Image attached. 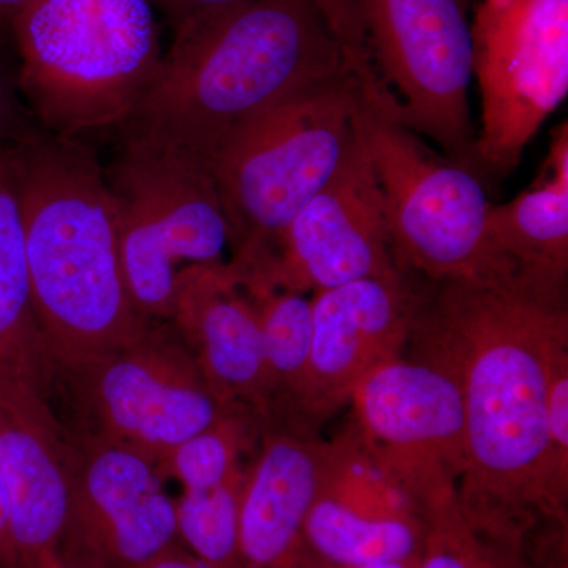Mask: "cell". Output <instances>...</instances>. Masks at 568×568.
Here are the masks:
<instances>
[{
    "label": "cell",
    "mask_w": 568,
    "mask_h": 568,
    "mask_svg": "<svg viewBox=\"0 0 568 568\" xmlns=\"http://www.w3.org/2000/svg\"><path fill=\"white\" fill-rule=\"evenodd\" d=\"M151 458L99 439L81 462L74 455L71 526L118 568H141L173 547L175 503ZM70 530V529H69Z\"/></svg>",
    "instance_id": "cell-15"
},
{
    "label": "cell",
    "mask_w": 568,
    "mask_h": 568,
    "mask_svg": "<svg viewBox=\"0 0 568 568\" xmlns=\"http://www.w3.org/2000/svg\"><path fill=\"white\" fill-rule=\"evenodd\" d=\"M416 302L417 278L410 274L358 280L313 295L304 406L308 432L349 402L369 372L403 357Z\"/></svg>",
    "instance_id": "cell-13"
},
{
    "label": "cell",
    "mask_w": 568,
    "mask_h": 568,
    "mask_svg": "<svg viewBox=\"0 0 568 568\" xmlns=\"http://www.w3.org/2000/svg\"><path fill=\"white\" fill-rule=\"evenodd\" d=\"M548 435L556 466L568 476V355L552 369L548 392Z\"/></svg>",
    "instance_id": "cell-27"
},
{
    "label": "cell",
    "mask_w": 568,
    "mask_h": 568,
    "mask_svg": "<svg viewBox=\"0 0 568 568\" xmlns=\"http://www.w3.org/2000/svg\"><path fill=\"white\" fill-rule=\"evenodd\" d=\"M355 126L375 174L399 271L429 282L511 283L489 252L487 186L437 155L399 121L395 100L369 67L358 74Z\"/></svg>",
    "instance_id": "cell-6"
},
{
    "label": "cell",
    "mask_w": 568,
    "mask_h": 568,
    "mask_svg": "<svg viewBox=\"0 0 568 568\" xmlns=\"http://www.w3.org/2000/svg\"><path fill=\"white\" fill-rule=\"evenodd\" d=\"M248 282L305 294L366 278H394L383 197L361 136L271 254L234 263Z\"/></svg>",
    "instance_id": "cell-12"
},
{
    "label": "cell",
    "mask_w": 568,
    "mask_h": 568,
    "mask_svg": "<svg viewBox=\"0 0 568 568\" xmlns=\"http://www.w3.org/2000/svg\"><path fill=\"white\" fill-rule=\"evenodd\" d=\"M100 439L156 465L183 440L226 416L181 332L155 321L114 353L85 366Z\"/></svg>",
    "instance_id": "cell-11"
},
{
    "label": "cell",
    "mask_w": 568,
    "mask_h": 568,
    "mask_svg": "<svg viewBox=\"0 0 568 568\" xmlns=\"http://www.w3.org/2000/svg\"><path fill=\"white\" fill-rule=\"evenodd\" d=\"M155 0H32L11 32L40 129L84 141L129 121L162 63Z\"/></svg>",
    "instance_id": "cell-4"
},
{
    "label": "cell",
    "mask_w": 568,
    "mask_h": 568,
    "mask_svg": "<svg viewBox=\"0 0 568 568\" xmlns=\"http://www.w3.org/2000/svg\"><path fill=\"white\" fill-rule=\"evenodd\" d=\"M155 2L174 29L190 18L207 13V11L224 9V7L233 6L241 0H155Z\"/></svg>",
    "instance_id": "cell-29"
},
{
    "label": "cell",
    "mask_w": 568,
    "mask_h": 568,
    "mask_svg": "<svg viewBox=\"0 0 568 568\" xmlns=\"http://www.w3.org/2000/svg\"><path fill=\"white\" fill-rule=\"evenodd\" d=\"M313 2L351 54L372 59L366 47L364 26L353 0H313Z\"/></svg>",
    "instance_id": "cell-28"
},
{
    "label": "cell",
    "mask_w": 568,
    "mask_h": 568,
    "mask_svg": "<svg viewBox=\"0 0 568 568\" xmlns=\"http://www.w3.org/2000/svg\"><path fill=\"white\" fill-rule=\"evenodd\" d=\"M353 424L422 515L457 500L465 470V407L444 369L398 357L354 388Z\"/></svg>",
    "instance_id": "cell-10"
},
{
    "label": "cell",
    "mask_w": 568,
    "mask_h": 568,
    "mask_svg": "<svg viewBox=\"0 0 568 568\" xmlns=\"http://www.w3.org/2000/svg\"><path fill=\"white\" fill-rule=\"evenodd\" d=\"M119 136L118 155L103 173L118 219L123 280L138 315L171 320L182 272L222 263L230 226L207 164Z\"/></svg>",
    "instance_id": "cell-7"
},
{
    "label": "cell",
    "mask_w": 568,
    "mask_h": 568,
    "mask_svg": "<svg viewBox=\"0 0 568 568\" xmlns=\"http://www.w3.org/2000/svg\"><path fill=\"white\" fill-rule=\"evenodd\" d=\"M489 252L510 282L549 297H567L568 126L552 133L538 179L507 204H491Z\"/></svg>",
    "instance_id": "cell-18"
},
{
    "label": "cell",
    "mask_w": 568,
    "mask_h": 568,
    "mask_svg": "<svg viewBox=\"0 0 568 568\" xmlns=\"http://www.w3.org/2000/svg\"><path fill=\"white\" fill-rule=\"evenodd\" d=\"M417 280L414 357L454 376L465 407L459 510L523 558L534 530L567 528L568 476L548 435L549 383L568 355L567 297L517 283Z\"/></svg>",
    "instance_id": "cell-1"
},
{
    "label": "cell",
    "mask_w": 568,
    "mask_h": 568,
    "mask_svg": "<svg viewBox=\"0 0 568 568\" xmlns=\"http://www.w3.org/2000/svg\"><path fill=\"white\" fill-rule=\"evenodd\" d=\"M248 466L209 489H183L178 536L207 568H239V515Z\"/></svg>",
    "instance_id": "cell-23"
},
{
    "label": "cell",
    "mask_w": 568,
    "mask_h": 568,
    "mask_svg": "<svg viewBox=\"0 0 568 568\" xmlns=\"http://www.w3.org/2000/svg\"><path fill=\"white\" fill-rule=\"evenodd\" d=\"M366 69L284 97L239 125L213 153L209 170L234 260L274 252L297 213L342 166L357 140L358 74Z\"/></svg>",
    "instance_id": "cell-5"
},
{
    "label": "cell",
    "mask_w": 568,
    "mask_h": 568,
    "mask_svg": "<svg viewBox=\"0 0 568 568\" xmlns=\"http://www.w3.org/2000/svg\"><path fill=\"white\" fill-rule=\"evenodd\" d=\"M324 454L315 433L268 426L242 488L239 568L297 566L306 517L323 493Z\"/></svg>",
    "instance_id": "cell-17"
},
{
    "label": "cell",
    "mask_w": 568,
    "mask_h": 568,
    "mask_svg": "<svg viewBox=\"0 0 568 568\" xmlns=\"http://www.w3.org/2000/svg\"><path fill=\"white\" fill-rule=\"evenodd\" d=\"M44 381L0 376V470L20 568L59 559L70 529L74 454L43 394Z\"/></svg>",
    "instance_id": "cell-14"
},
{
    "label": "cell",
    "mask_w": 568,
    "mask_h": 568,
    "mask_svg": "<svg viewBox=\"0 0 568 568\" xmlns=\"http://www.w3.org/2000/svg\"><path fill=\"white\" fill-rule=\"evenodd\" d=\"M44 568H104L102 562H88V560H81V562H67V560L58 559L55 562Z\"/></svg>",
    "instance_id": "cell-33"
},
{
    "label": "cell",
    "mask_w": 568,
    "mask_h": 568,
    "mask_svg": "<svg viewBox=\"0 0 568 568\" xmlns=\"http://www.w3.org/2000/svg\"><path fill=\"white\" fill-rule=\"evenodd\" d=\"M141 568H201L194 560L183 558V556L175 555V552L168 551L160 558L153 559L152 562L145 564Z\"/></svg>",
    "instance_id": "cell-32"
},
{
    "label": "cell",
    "mask_w": 568,
    "mask_h": 568,
    "mask_svg": "<svg viewBox=\"0 0 568 568\" xmlns=\"http://www.w3.org/2000/svg\"><path fill=\"white\" fill-rule=\"evenodd\" d=\"M10 156L0 160V376L44 381L43 343L33 312L20 201Z\"/></svg>",
    "instance_id": "cell-19"
},
{
    "label": "cell",
    "mask_w": 568,
    "mask_h": 568,
    "mask_svg": "<svg viewBox=\"0 0 568 568\" xmlns=\"http://www.w3.org/2000/svg\"><path fill=\"white\" fill-rule=\"evenodd\" d=\"M417 568H528L467 525L458 499L425 515V537Z\"/></svg>",
    "instance_id": "cell-25"
},
{
    "label": "cell",
    "mask_w": 568,
    "mask_h": 568,
    "mask_svg": "<svg viewBox=\"0 0 568 568\" xmlns=\"http://www.w3.org/2000/svg\"><path fill=\"white\" fill-rule=\"evenodd\" d=\"M473 71L484 181L506 179L568 92V0H481L473 24Z\"/></svg>",
    "instance_id": "cell-9"
},
{
    "label": "cell",
    "mask_w": 568,
    "mask_h": 568,
    "mask_svg": "<svg viewBox=\"0 0 568 568\" xmlns=\"http://www.w3.org/2000/svg\"><path fill=\"white\" fill-rule=\"evenodd\" d=\"M418 560L416 562H388V564H375V566L362 567V568H417Z\"/></svg>",
    "instance_id": "cell-34"
},
{
    "label": "cell",
    "mask_w": 568,
    "mask_h": 568,
    "mask_svg": "<svg viewBox=\"0 0 568 568\" xmlns=\"http://www.w3.org/2000/svg\"><path fill=\"white\" fill-rule=\"evenodd\" d=\"M353 2L373 69L394 97L399 121L484 181L469 108L473 33L462 0Z\"/></svg>",
    "instance_id": "cell-8"
},
{
    "label": "cell",
    "mask_w": 568,
    "mask_h": 568,
    "mask_svg": "<svg viewBox=\"0 0 568 568\" xmlns=\"http://www.w3.org/2000/svg\"><path fill=\"white\" fill-rule=\"evenodd\" d=\"M119 133L209 162L254 114L372 59L351 54L313 0H241L173 29Z\"/></svg>",
    "instance_id": "cell-2"
},
{
    "label": "cell",
    "mask_w": 568,
    "mask_h": 568,
    "mask_svg": "<svg viewBox=\"0 0 568 568\" xmlns=\"http://www.w3.org/2000/svg\"><path fill=\"white\" fill-rule=\"evenodd\" d=\"M32 0H0V41L11 44L14 22L22 11L31 6Z\"/></svg>",
    "instance_id": "cell-31"
},
{
    "label": "cell",
    "mask_w": 568,
    "mask_h": 568,
    "mask_svg": "<svg viewBox=\"0 0 568 568\" xmlns=\"http://www.w3.org/2000/svg\"><path fill=\"white\" fill-rule=\"evenodd\" d=\"M321 495L365 517L425 521L413 497L369 450L353 422L325 443Z\"/></svg>",
    "instance_id": "cell-22"
},
{
    "label": "cell",
    "mask_w": 568,
    "mask_h": 568,
    "mask_svg": "<svg viewBox=\"0 0 568 568\" xmlns=\"http://www.w3.org/2000/svg\"><path fill=\"white\" fill-rule=\"evenodd\" d=\"M10 43L0 41V160L24 144L37 130L31 112L18 88V62L10 61Z\"/></svg>",
    "instance_id": "cell-26"
},
{
    "label": "cell",
    "mask_w": 568,
    "mask_h": 568,
    "mask_svg": "<svg viewBox=\"0 0 568 568\" xmlns=\"http://www.w3.org/2000/svg\"><path fill=\"white\" fill-rule=\"evenodd\" d=\"M171 321L224 405L267 417L260 316L233 264L185 268Z\"/></svg>",
    "instance_id": "cell-16"
},
{
    "label": "cell",
    "mask_w": 568,
    "mask_h": 568,
    "mask_svg": "<svg viewBox=\"0 0 568 568\" xmlns=\"http://www.w3.org/2000/svg\"><path fill=\"white\" fill-rule=\"evenodd\" d=\"M425 521L379 519L351 510L321 495L304 526V549L342 568L416 562L424 547Z\"/></svg>",
    "instance_id": "cell-21"
},
{
    "label": "cell",
    "mask_w": 568,
    "mask_h": 568,
    "mask_svg": "<svg viewBox=\"0 0 568 568\" xmlns=\"http://www.w3.org/2000/svg\"><path fill=\"white\" fill-rule=\"evenodd\" d=\"M0 568H20L10 528V500L0 470Z\"/></svg>",
    "instance_id": "cell-30"
},
{
    "label": "cell",
    "mask_w": 568,
    "mask_h": 568,
    "mask_svg": "<svg viewBox=\"0 0 568 568\" xmlns=\"http://www.w3.org/2000/svg\"><path fill=\"white\" fill-rule=\"evenodd\" d=\"M10 164L44 354L81 372L149 323L123 280L103 164L85 141L43 129L11 153Z\"/></svg>",
    "instance_id": "cell-3"
},
{
    "label": "cell",
    "mask_w": 568,
    "mask_h": 568,
    "mask_svg": "<svg viewBox=\"0 0 568 568\" xmlns=\"http://www.w3.org/2000/svg\"><path fill=\"white\" fill-rule=\"evenodd\" d=\"M244 283L256 304L263 334L265 418L275 410L283 416L280 425L308 432L304 424V406L312 351V301L294 291L261 286L245 280Z\"/></svg>",
    "instance_id": "cell-20"
},
{
    "label": "cell",
    "mask_w": 568,
    "mask_h": 568,
    "mask_svg": "<svg viewBox=\"0 0 568 568\" xmlns=\"http://www.w3.org/2000/svg\"><path fill=\"white\" fill-rule=\"evenodd\" d=\"M253 410L235 407L209 428L183 440L160 463L164 478L183 489H209L227 480L242 467V454L253 439Z\"/></svg>",
    "instance_id": "cell-24"
}]
</instances>
